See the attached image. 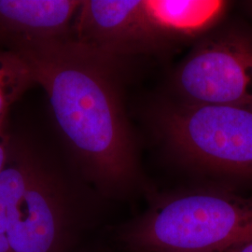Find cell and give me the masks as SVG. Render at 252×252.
<instances>
[{"mask_svg": "<svg viewBox=\"0 0 252 252\" xmlns=\"http://www.w3.org/2000/svg\"><path fill=\"white\" fill-rule=\"evenodd\" d=\"M7 45L0 66L14 97L29 85L42 87L84 176L108 195L133 188L139 167L119 87L124 63L94 53L71 36Z\"/></svg>", "mask_w": 252, "mask_h": 252, "instance_id": "obj_1", "label": "cell"}, {"mask_svg": "<svg viewBox=\"0 0 252 252\" xmlns=\"http://www.w3.org/2000/svg\"><path fill=\"white\" fill-rule=\"evenodd\" d=\"M144 4L165 42L201 38L221 25L230 6L220 0H144Z\"/></svg>", "mask_w": 252, "mask_h": 252, "instance_id": "obj_8", "label": "cell"}, {"mask_svg": "<svg viewBox=\"0 0 252 252\" xmlns=\"http://www.w3.org/2000/svg\"><path fill=\"white\" fill-rule=\"evenodd\" d=\"M81 225L63 172L29 147L11 145L0 174V251L72 252Z\"/></svg>", "mask_w": 252, "mask_h": 252, "instance_id": "obj_2", "label": "cell"}, {"mask_svg": "<svg viewBox=\"0 0 252 252\" xmlns=\"http://www.w3.org/2000/svg\"><path fill=\"white\" fill-rule=\"evenodd\" d=\"M80 0H0V41L71 36Z\"/></svg>", "mask_w": 252, "mask_h": 252, "instance_id": "obj_7", "label": "cell"}, {"mask_svg": "<svg viewBox=\"0 0 252 252\" xmlns=\"http://www.w3.org/2000/svg\"><path fill=\"white\" fill-rule=\"evenodd\" d=\"M71 37L91 51L124 63L165 41L156 31L144 0H85L74 19Z\"/></svg>", "mask_w": 252, "mask_h": 252, "instance_id": "obj_6", "label": "cell"}, {"mask_svg": "<svg viewBox=\"0 0 252 252\" xmlns=\"http://www.w3.org/2000/svg\"><path fill=\"white\" fill-rule=\"evenodd\" d=\"M3 124L4 123L0 124V174L4 170L8 161L9 144H10V138L2 135Z\"/></svg>", "mask_w": 252, "mask_h": 252, "instance_id": "obj_9", "label": "cell"}, {"mask_svg": "<svg viewBox=\"0 0 252 252\" xmlns=\"http://www.w3.org/2000/svg\"><path fill=\"white\" fill-rule=\"evenodd\" d=\"M153 124L180 164L210 176L252 180V108L178 100L159 106Z\"/></svg>", "mask_w": 252, "mask_h": 252, "instance_id": "obj_4", "label": "cell"}, {"mask_svg": "<svg viewBox=\"0 0 252 252\" xmlns=\"http://www.w3.org/2000/svg\"><path fill=\"white\" fill-rule=\"evenodd\" d=\"M135 252H220L252 241V198L195 189L157 200L120 230Z\"/></svg>", "mask_w": 252, "mask_h": 252, "instance_id": "obj_3", "label": "cell"}, {"mask_svg": "<svg viewBox=\"0 0 252 252\" xmlns=\"http://www.w3.org/2000/svg\"><path fill=\"white\" fill-rule=\"evenodd\" d=\"M220 252H252V241L236 246Z\"/></svg>", "mask_w": 252, "mask_h": 252, "instance_id": "obj_10", "label": "cell"}, {"mask_svg": "<svg viewBox=\"0 0 252 252\" xmlns=\"http://www.w3.org/2000/svg\"><path fill=\"white\" fill-rule=\"evenodd\" d=\"M246 6H247V8L250 9V10L252 12V1L247 2V3H246Z\"/></svg>", "mask_w": 252, "mask_h": 252, "instance_id": "obj_11", "label": "cell"}, {"mask_svg": "<svg viewBox=\"0 0 252 252\" xmlns=\"http://www.w3.org/2000/svg\"><path fill=\"white\" fill-rule=\"evenodd\" d=\"M173 86L180 102L252 108V29L220 25L199 38Z\"/></svg>", "mask_w": 252, "mask_h": 252, "instance_id": "obj_5", "label": "cell"}]
</instances>
